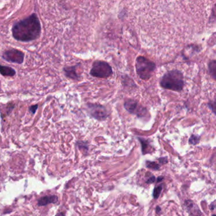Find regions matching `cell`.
Returning <instances> with one entry per match:
<instances>
[{"mask_svg": "<svg viewBox=\"0 0 216 216\" xmlns=\"http://www.w3.org/2000/svg\"><path fill=\"white\" fill-rule=\"evenodd\" d=\"M12 36L18 41L30 42L41 36V25L36 14L15 22L11 28Z\"/></svg>", "mask_w": 216, "mask_h": 216, "instance_id": "1", "label": "cell"}, {"mask_svg": "<svg viewBox=\"0 0 216 216\" xmlns=\"http://www.w3.org/2000/svg\"><path fill=\"white\" fill-rule=\"evenodd\" d=\"M160 84L166 90L179 92L185 86L183 74L178 70H171L164 74L160 79Z\"/></svg>", "mask_w": 216, "mask_h": 216, "instance_id": "2", "label": "cell"}, {"mask_svg": "<svg viewBox=\"0 0 216 216\" xmlns=\"http://www.w3.org/2000/svg\"><path fill=\"white\" fill-rule=\"evenodd\" d=\"M155 64L144 56H139L136 61V71L139 77L143 80H148L154 72Z\"/></svg>", "mask_w": 216, "mask_h": 216, "instance_id": "3", "label": "cell"}, {"mask_svg": "<svg viewBox=\"0 0 216 216\" xmlns=\"http://www.w3.org/2000/svg\"><path fill=\"white\" fill-rule=\"evenodd\" d=\"M113 74L111 66L104 61H95L90 71V74L95 78H108Z\"/></svg>", "mask_w": 216, "mask_h": 216, "instance_id": "4", "label": "cell"}, {"mask_svg": "<svg viewBox=\"0 0 216 216\" xmlns=\"http://www.w3.org/2000/svg\"><path fill=\"white\" fill-rule=\"evenodd\" d=\"M25 55L22 51L11 48L5 51L2 54V59L10 63L22 64L24 60Z\"/></svg>", "mask_w": 216, "mask_h": 216, "instance_id": "5", "label": "cell"}, {"mask_svg": "<svg viewBox=\"0 0 216 216\" xmlns=\"http://www.w3.org/2000/svg\"><path fill=\"white\" fill-rule=\"evenodd\" d=\"M87 108L90 115L98 120H103L107 116V112L105 108L100 105L87 104Z\"/></svg>", "mask_w": 216, "mask_h": 216, "instance_id": "6", "label": "cell"}, {"mask_svg": "<svg viewBox=\"0 0 216 216\" xmlns=\"http://www.w3.org/2000/svg\"><path fill=\"white\" fill-rule=\"evenodd\" d=\"M185 206L188 212L191 216H201L202 213L200 211L198 206L195 205L192 201L186 200L185 202Z\"/></svg>", "mask_w": 216, "mask_h": 216, "instance_id": "7", "label": "cell"}, {"mask_svg": "<svg viewBox=\"0 0 216 216\" xmlns=\"http://www.w3.org/2000/svg\"><path fill=\"white\" fill-rule=\"evenodd\" d=\"M59 198L56 195H49L43 196L38 200L37 205L39 206H46L50 204H56Z\"/></svg>", "mask_w": 216, "mask_h": 216, "instance_id": "8", "label": "cell"}, {"mask_svg": "<svg viewBox=\"0 0 216 216\" xmlns=\"http://www.w3.org/2000/svg\"><path fill=\"white\" fill-rule=\"evenodd\" d=\"M77 65H74L71 67H65L63 68V71L66 77L74 80H78L79 76L76 72V68H77Z\"/></svg>", "mask_w": 216, "mask_h": 216, "instance_id": "9", "label": "cell"}, {"mask_svg": "<svg viewBox=\"0 0 216 216\" xmlns=\"http://www.w3.org/2000/svg\"><path fill=\"white\" fill-rule=\"evenodd\" d=\"M0 74L5 77H13L16 74V71L10 67L0 64Z\"/></svg>", "mask_w": 216, "mask_h": 216, "instance_id": "10", "label": "cell"}, {"mask_svg": "<svg viewBox=\"0 0 216 216\" xmlns=\"http://www.w3.org/2000/svg\"><path fill=\"white\" fill-rule=\"evenodd\" d=\"M124 106H125V109L129 112L133 113L137 109L138 104L135 101L130 100L125 101L124 103Z\"/></svg>", "mask_w": 216, "mask_h": 216, "instance_id": "11", "label": "cell"}, {"mask_svg": "<svg viewBox=\"0 0 216 216\" xmlns=\"http://www.w3.org/2000/svg\"><path fill=\"white\" fill-rule=\"evenodd\" d=\"M162 186H157L154 189V199H158V197H159L160 193L162 192Z\"/></svg>", "mask_w": 216, "mask_h": 216, "instance_id": "12", "label": "cell"}, {"mask_svg": "<svg viewBox=\"0 0 216 216\" xmlns=\"http://www.w3.org/2000/svg\"><path fill=\"white\" fill-rule=\"evenodd\" d=\"M147 166L148 168L153 169L154 170L159 169V166H158V164H157L155 162H147Z\"/></svg>", "mask_w": 216, "mask_h": 216, "instance_id": "13", "label": "cell"}, {"mask_svg": "<svg viewBox=\"0 0 216 216\" xmlns=\"http://www.w3.org/2000/svg\"><path fill=\"white\" fill-rule=\"evenodd\" d=\"M189 142L190 144H192V145L197 144L199 142V137L195 136V135H192V137L189 138Z\"/></svg>", "mask_w": 216, "mask_h": 216, "instance_id": "14", "label": "cell"}, {"mask_svg": "<svg viewBox=\"0 0 216 216\" xmlns=\"http://www.w3.org/2000/svg\"><path fill=\"white\" fill-rule=\"evenodd\" d=\"M37 109H38V105L37 104H36V105H31L29 108V111L30 112V113L34 114L36 113V110H37Z\"/></svg>", "mask_w": 216, "mask_h": 216, "instance_id": "15", "label": "cell"}, {"mask_svg": "<svg viewBox=\"0 0 216 216\" xmlns=\"http://www.w3.org/2000/svg\"><path fill=\"white\" fill-rule=\"evenodd\" d=\"M209 68H210L211 72L212 74V75L214 77L215 75V61H212L211 63V65L209 66Z\"/></svg>", "mask_w": 216, "mask_h": 216, "instance_id": "16", "label": "cell"}, {"mask_svg": "<svg viewBox=\"0 0 216 216\" xmlns=\"http://www.w3.org/2000/svg\"><path fill=\"white\" fill-rule=\"evenodd\" d=\"M159 162H160L161 164H164L167 163V158L164 157V158H159Z\"/></svg>", "mask_w": 216, "mask_h": 216, "instance_id": "17", "label": "cell"}, {"mask_svg": "<svg viewBox=\"0 0 216 216\" xmlns=\"http://www.w3.org/2000/svg\"><path fill=\"white\" fill-rule=\"evenodd\" d=\"M155 177L154 176H151L147 181V183H153L155 182Z\"/></svg>", "mask_w": 216, "mask_h": 216, "instance_id": "18", "label": "cell"}, {"mask_svg": "<svg viewBox=\"0 0 216 216\" xmlns=\"http://www.w3.org/2000/svg\"><path fill=\"white\" fill-rule=\"evenodd\" d=\"M55 216H65V214L63 212H59L56 214Z\"/></svg>", "mask_w": 216, "mask_h": 216, "instance_id": "19", "label": "cell"}, {"mask_svg": "<svg viewBox=\"0 0 216 216\" xmlns=\"http://www.w3.org/2000/svg\"><path fill=\"white\" fill-rule=\"evenodd\" d=\"M157 212H160V207H157Z\"/></svg>", "mask_w": 216, "mask_h": 216, "instance_id": "20", "label": "cell"}, {"mask_svg": "<svg viewBox=\"0 0 216 216\" xmlns=\"http://www.w3.org/2000/svg\"><path fill=\"white\" fill-rule=\"evenodd\" d=\"M212 216H215V215H212Z\"/></svg>", "mask_w": 216, "mask_h": 216, "instance_id": "21", "label": "cell"}]
</instances>
